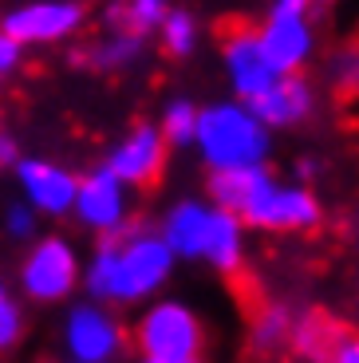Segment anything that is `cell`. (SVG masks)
I'll return each mask as SVG.
<instances>
[{"mask_svg":"<svg viewBox=\"0 0 359 363\" xmlns=\"http://www.w3.org/2000/svg\"><path fill=\"white\" fill-rule=\"evenodd\" d=\"M174 253L158 237V229H146L138 221L126 225L123 237H107L95 245V253L83 261L79 289L95 304H150L174 277Z\"/></svg>","mask_w":359,"mask_h":363,"instance_id":"cell-1","label":"cell"},{"mask_svg":"<svg viewBox=\"0 0 359 363\" xmlns=\"http://www.w3.org/2000/svg\"><path fill=\"white\" fill-rule=\"evenodd\" d=\"M206 194H209V206L233 213L245 229L300 233V229L320 225V198H316L308 186L277 182L269 166L209 174Z\"/></svg>","mask_w":359,"mask_h":363,"instance_id":"cell-2","label":"cell"},{"mask_svg":"<svg viewBox=\"0 0 359 363\" xmlns=\"http://www.w3.org/2000/svg\"><path fill=\"white\" fill-rule=\"evenodd\" d=\"M194 155L209 174L253 170L269 166L272 135L260 127L253 111L237 99H217L198 107V130H194Z\"/></svg>","mask_w":359,"mask_h":363,"instance_id":"cell-3","label":"cell"},{"mask_svg":"<svg viewBox=\"0 0 359 363\" xmlns=\"http://www.w3.org/2000/svg\"><path fill=\"white\" fill-rule=\"evenodd\" d=\"M131 344L138 347V359H201L206 324L186 300L158 296L138 312L131 328Z\"/></svg>","mask_w":359,"mask_h":363,"instance_id":"cell-4","label":"cell"},{"mask_svg":"<svg viewBox=\"0 0 359 363\" xmlns=\"http://www.w3.org/2000/svg\"><path fill=\"white\" fill-rule=\"evenodd\" d=\"M83 257L63 233L36 237L20 261V292L32 304H67L79 289Z\"/></svg>","mask_w":359,"mask_h":363,"instance_id":"cell-5","label":"cell"},{"mask_svg":"<svg viewBox=\"0 0 359 363\" xmlns=\"http://www.w3.org/2000/svg\"><path fill=\"white\" fill-rule=\"evenodd\" d=\"M312 4L304 0H277L269 4V16L265 24L253 28L257 32V44L269 60V67L277 72V79L285 75H300L316 55V28L308 20Z\"/></svg>","mask_w":359,"mask_h":363,"instance_id":"cell-6","label":"cell"},{"mask_svg":"<svg viewBox=\"0 0 359 363\" xmlns=\"http://www.w3.org/2000/svg\"><path fill=\"white\" fill-rule=\"evenodd\" d=\"M60 347L67 363H115L126 352V328L115 308L79 300V304H67L60 320Z\"/></svg>","mask_w":359,"mask_h":363,"instance_id":"cell-7","label":"cell"},{"mask_svg":"<svg viewBox=\"0 0 359 363\" xmlns=\"http://www.w3.org/2000/svg\"><path fill=\"white\" fill-rule=\"evenodd\" d=\"M72 218L79 221L87 233L95 237H123L126 225L135 221V206H131V190L107 170V166H95V170L79 174L75 182V206Z\"/></svg>","mask_w":359,"mask_h":363,"instance_id":"cell-8","label":"cell"},{"mask_svg":"<svg viewBox=\"0 0 359 363\" xmlns=\"http://www.w3.org/2000/svg\"><path fill=\"white\" fill-rule=\"evenodd\" d=\"M87 16V4H79V0H28L0 16V32L12 36L20 48L63 44V40L79 36Z\"/></svg>","mask_w":359,"mask_h":363,"instance_id":"cell-9","label":"cell"},{"mask_svg":"<svg viewBox=\"0 0 359 363\" xmlns=\"http://www.w3.org/2000/svg\"><path fill=\"white\" fill-rule=\"evenodd\" d=\"M16 186H20V201H24L36 218H72L75 206V174L67 166L52 162V158H36L24 155L16 166Z\"/></svg>","mask_w":359,"mask_h":363,"instance_id":"cell-10","label":"cell"},{"mask_svg":"<svg viewBox=\"0 0 359 363\" xmlns=\"http://www.w3.org/2000/svg\"><path fill=\"white\" fill-rule=\"evenodd\" d=\"M166 155L170 146L162 143L158 127L154 123H135L115 146L107 150V170L123 182L126 190H143V186H154L166 170Z\"/></svg>","mask_w":359,"mask_h":363,"instance_id":"cell-11","label":"cell"},{"mask_svg":"<svg viewBox=\"0 0 359 363\" xmlns=\"http://www.w3.org/2000/svg\"><path fill=\"white\" fill-rule=\"evenodd\" d=\"M221 67H225V79L233 87L237 103L257 99L260 91H269L277 83V72L269 67V60H265V52L257 44V32L245 24L229 28L221 36Z\"/></svg>","mask_w":359,"mask_h":363,"instance_id":"cell-12","label":"cell"},{"mask_svg":"<svg viewBox=\"0 0 359 363\" xmlns=\"http://www.w3.org/2000/svg\"><path fill=\"white\" fill-rule=\"evenodd\" d=\"M245 107L253 111V118H257L269 135L272 130H288V127H300V123L316 111V87L304 75H285V79H277L269 91H260L257 99H249Z\"/></svg>","mask_w":359,"mask_h":363,"instance_id":"cell-13","label":"cell"},{"mask_svg":"<svg viewBox=\"0 0 359 363\" xmlns=\"http://www.w3.org/2000/svg\"><path fill=\"white\" fill-rule=\"evenodd\" d=\"M209 213H214V206L201 198H178L162 213L158 237L166 241L174 261H201L206 233H209Z\"/></svg>","mask_w":359,"mask_h":363,"instance_id":"cell-14","label":"cell"},{"mask_svg":"<svg viewBox=\"0 0 359 363\" xmlns=\"http://www.w3.org/2000/svg\"><path fill=\"white\" fill-rule=\"evenodd\" d=\"M201 261L217 272H237L245 264V225L233 218V213H225V209L214 206L209 213V233H206V249H201Z\"/></svg>","mask_w":359,"mask_h":363,"instance_id":"cell-15","label":"cell"},{"mask_svg":"<svg viewBox=\"0 0 359 363\" xmlns=\"http://www.w3.org/2000/svg\"><path fill=\"white\" fill-rule=\"evenodd\" d=\"M146 55V40L135 36V32H103L95 44L83 48V55H75L83 67L103 75H118L126 67H135L138 60Z\"/></svg>","mask_w":359,"mask_h":363,"instance_id":"cell-16","label":"cell"},{"mask_svg":"<svg viewBox=\"0 0 359 363\" xmlns=\"http://www.w3.org/2000/svg\"><path fill=\"white\" fill-rule=\"evenodd\" d=\"M288 344H292V352H297L300 359H308V363H332V352H336V344H340V332H336L324 316L308 312V316L292 320Z\"/></svg>","mask_w":359,"mask_h":363,"instance_id":"cell-17","label":"cell"},{"mask_svg":"<svg viewBox=\"0 0 359 363\" xmlns=\"http://www.w3.org/2000/svg\"><path fill=\"white\" fill-rule=\"evenodd\" d=\"M288 332H292V312L285 304H265L249 324V347L257 355H277L288 344Z\"/></svg>","mask_w":359,"mask_h":363,"instance_id":"cell-18","label":"cell"},{"mask_svg":"<svg viewBox=\"0 0 359 363\" xmlns=\"http://www.w3.org/2000/svg\"><path fill=\"white\" fill-rule=\"evenodd\" d=\"M158 135H162V143L170 146H178V150H186V146H194V130H198V103L194 99H186V95H174V99H166V107H162V115H158Z\"/></svg>","mask_w":359,"mask_h":363,"instance_id":"cell-19","label":"cell"},{"mask_svg":"<svg viewBox=\"0 0 359 363\" xmlns=\"http://www.w3.org/2000/svg\"><path fill=\"white\" fill-rule=\"evenodd\" d=\"M158 40H162V52L174 55V60H189L201 44V20L194 16L189 9H170L166 20L158 28Z\"/></svg>","mask_w":359,"mask_h":363,"instance_id":"cell-20","label":"cell"},{"mask_svg":"<svg viewBox=\"0 0 359 363\" xmlns=\"http://www.w3.org/2000/svg\"><path fill=\"white\" fill-rule=\"evenodd\" d=\"M166 12H170L166 0H131V4H123V32H135V36L146 40V32L162 28Z\"/></svg>","mask_w":359,"mask_h":363,"instance_id":"cell-21","label":"cell"},{"mask_svg":"<svg viewBox=\"0 0 359 363\" xmlns=\"http://www.w3.org/2000/svg\"><path fill=\"white\" fill-rule=\"evenodd\" d=\"M4 237L9 241H36L40 237V218L32 213V209L24 206V201H12L9 209H4Z\"/></svg>","mask_w":359,"mask_h":363,"instance_id":"cell-22","label":"cell"},{"mask_svg":"<svg viewBox=\"0 0 359 363\" xmlns=\"http://www.w3.org/2000/svg\"><path fill=\"white\" fill-rule=\"evenodd\" d=\"M20 340H24V308L9 296L4 304H0V355L12 352Z\"/></svg>","mask_w":359,"mask_h":363,"instance_id":"cell-23","label":"cell"},{"mask_svg":"<svg viewBox=\"0 0 359 363\" xmlns=\"http://www.w3.org/2000/svg\"><path fill=\"white\" fill-rule=\"evenodd\" d=\"M328 75H332L336 87L343 91H359V48H348V52H340L328 64Z\"/></svg>","mask_w":359,"mask_h":363,"instance_id":"cell-24","label":"cell"},{"mask_svg":"<svg viewBox=\"0 0 359 363\" xmlns=\"http://www.w3.org/2000/svg\"><path fill=\"white\" fill-rule=\"evenodd\" d=\"M20 64H24V48H20L12 36L0 32V83L12 79V75L20 72Z\"/></svg>","mask_w":359,"mask_h":363,"instance_id":"cell-25","label":"cell"},{"mask_svg":"<svg viewBox=\"0 0 359 363\" xmlns=\"http://www.w3.org/2000/svg\"><path fill=\"white\" fill-rule=\"evenodd\" d=\"M20 158H24V155H20V143H16V135L0 127V166H16Z\"/></svg>","mask_w":359,"mask_h":363,"instance_id":"cell-26","label":"cell"},{"mask_svg":"<svg viewBox=\"0 0 359 363\" xmlns=\"http://www.w3.org/2000/svg\"><path fill=\"white\" fill-rule=\"evenodd\" d=\"M316 174H320V162H316V158L304 155V158H297V162H292V178H297V186H308Z\"/></svg>","mask_w":359,"mask_h":363,"instance_id":"cell-27","label":"cell"},{"mask_svg":"<svg viewBox=\"0 0 359 363\" xmlns=\"http://www.w3.org/2000/svg\"><path fill=\"white\" fill-rule=\"evenodd\" d=\"M332 363H359V340H340L332 352Z\"/></svg>","mask_w":359,"mask_h":363,"instance_id":"cell-28","label":"cell"},{"mask_svg":"<svg viewBox=\"0 0 359 363\" xmlns=\"http://www.w3.org/2000/svg\"><path fill=\"white\" fill-rule=\"evenodd\" d=\"M9 296H12V292H9V284H4V277H0V304H4Z\"/></svg>","mask_w":359,"mask_h":363,"instance_id":"cell-29","label":"cell"},{"mask_svg":"<svg viewBox=\"0 0 359 363\" xmlns=\"http://www.w3.org/2000/svg\"><path fill=\"white\" fill-rule=\"evenodd\" d=\"M138 363H166V359H138ZM174 363H201V359H174Z\"/></svg>","mask_w":359,"mask_h":363,"instance_id":"cell-30","label":"cell"}]
</instances>
